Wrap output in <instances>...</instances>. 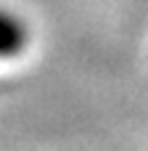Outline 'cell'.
Returning <instances> with one entry per match:
<instances>
[{
    "label": "cell",
    "mask_w": 148,
    "mask_h": 151,
    "mask_svg": "<svg viewBox=\"0 0 148 151\" xmlns=\"http://www.w3.org/2000/svg\"><path fill=\"white\" fill-rule=\"evenodd\" d=\"M26 40H29L26 24L19 16H13V13H8V11L0 8V58L19 56L24 50Z\"/></svg>",
    "instance_id": "cell-1"
}]
</instances>
